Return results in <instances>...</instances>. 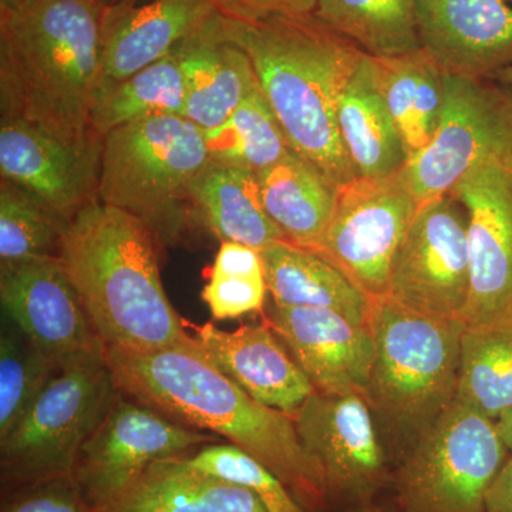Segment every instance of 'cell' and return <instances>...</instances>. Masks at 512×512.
<instances>
[{
    "label": "cell",
    "mask_w": 512,
    "mask_h": 512,
    "mask_svg": "<svg viewBox=\"0 0 512 512\" xmlns=\"http://www.w3.org/2000/svg\"><path fill=\"white\" fill-rule=\"evenodd\" d=\"M106 365L124 396L183 426L224 437L269 468L303 507L332 512L325 481L293 417L256 402L198 343L151 352L107 349Z\"/></svg>",
    "instance_id": "cell-1"
},
{
    "label": "cell",
    "mask_w": 512,
    "mask_h": 512,
    "mask_svg": "<svg viewBox=\"0 0 512 512\" xmlns=\"http://www.w3.org/2000/svg\"><path fill=\"white\" fill-rule=\"evenodd\" d=\"M503 77L505 82L510 84V86L512 87V64L511 66L505 67V69L503 70Z\"/></svg>",
    "instance_id": "cell-41"
},
{
    "label": "cell",
    "mask_w": 512,
    "mask_h": 512,
    "mask_svg": "<svg viewBox=\"0 0 512 512\" xmlns=\"http://www.w3.org/2000/svg\"><path fill=\"white\" fill-rule=\"evenodd\" d=\"M497 424L498 433H500L501 439H503L505 447L512 454V409L504 413L503 416L498 417L495 420Z\"/></svg>",
    "instance_id": "cell-39"
},
{
    "label": "cell",
    "mask_w": 512,
    "mask_h": 512,
    "mask_svg": "<svg viewBox=\"0 0 512 512\" xmlns=\"http://www.w3.org/2000/svg\"><path fill=\"white\" fill-rule=\"evenodd\" d=\"M214 443V434L183 426L119 392L80 448L72 477L84 500L100 508L120 497L157 461L187 457L194 448Z\"/></svg>",
    "instance_id": "cell-12"
},
{
    "label": "cell",
    "mask_w": 512,
    "mask_h": 512,
    "mask_svg": "<svg viewBox=\"0 0 512 512\" xmlns=\"http://www.w3.org/2000/svg\"><path fill=\"white\" fill-rule=\"evenodd\" d=\"M110 0H36L0 16V111L67 141L92 127ZM101 137V136H100Z\"/></svg>",
    "instance_id": "cell-3"
},
{
    "label": "cell",
    "mask_w": 512,
    "mask_h": 512,
    "mask_svg": "<svg viewBox=\"0 0 512 512\" xmlns=\"http://www.w3.org/2000/svg\"><path fill=\"white\" fill-rule=\"evenodd\" d=\"M94 512H268L247 488L167 458L148 467L120 497Z\"/></svg>",
    "instance_id": "cell-24"
},
{
    "label": "cell",
    "mask_w": 512,
    "mask_h": 512,
    "mask_svg": "<svg viewBox=\"0 0 512 512\" xmlns=\"http://www.w3.org/2000/svg\"><path fill=\"white\" fill-rule=\"evenodd\" d=\"M191 205L198 224L221 242L261 251L271 242L286 241L266 214L258 174L247 168L208 161L192 184Z\"/></svg>",
    "instance_id": "cell-25"
},
{
    "label": "cell",
    "mask_w": 512,
    "mask_h": 512,
    "mask_svg": "<svg viewBox=\"0 0 512 512\" xmlns=\"http://www.w3.org/2000/svg\"><path fill=\"white\" fill-rule=\"evenodd\" d=\"M265 322L320 393L365 394L375 359L369 326L330 309L284 308L272 303Z\"/></svg>",
    "instance_id": "cell-18"
},
{
    "label": "cell",
    "mask_w": 512,
    "mask_h": 512,
    "mask_svg": "<svg viewBox=\"0 0 512 512\" xmlns=\"http://www.w3.org/2000/svg\"><path fill=\"white\" fill-rule=\"evenodd\" d=\"M218 29L251 59L292 150L336 190L356 180L338 104L365 53L313 16L239 22L220 15Z\"/></svg>",
    "instance_id": "cell-2"
},
{
    "label": "cell",
    "mask_w": 512,
    "mask_h": 512,
    "mask_svg": "<svg viewBox=\"0 0 512 512\" xmlns=\"http://www.w3.org/2000/svg\"><path fill=\"white\" fill-rule=\"evenodd\" d=\"M266 296L268 286L261 252L239 242H221L210 279L202 291L212 318L237 319L261 312Z\"/></svg>",
    "instance_id": "cell-34"
},
{
    "label": "cell",
    "mask_w": 512,
    "mask_h": 512,
    "mask_svg": "<svg viewBox=\"0 0 512 512\" xmlns=\"http://www.w3.org/2000/svg\"><path fill=\"white\" fill-rule=\"evenodd\" d=\"M510 454L495 420L456 397L392 471L397 512H484Z\"/></svg>",
    "instance_id": "cell-7"
},
{
    "label": "cell",
    "mask_w": 512,
    "mask_h": 512,
    "mask_svg": "<svg viewBox=\"0 0 512 512\" xmlns=\"http://www.w3.org/2000/svg\"><path fill=\"white\" fill-rule=\"evenodd\" d=\"M421 49L444 72L484 76L512 64L507 0H414Z\"/></svg>",
    "instance_id": "cell-19"
},
{
    "label": "cell",
    "mask_w": 512,
    "mask_h": 512,
    "mask_svg": "<svg viewBox=\"0 0 512 512\" xmlns=\"http://www.w3.org/2000/svg\"><path fill=\"white\" fill-rule=\"evenodd\" d=\"M205 141L211 161L256 174L274 167L293 151L261 89H256L224 124L205 131Z\"/></svg>",
    "instance_id": "cell-30"
},
{
    "label": "cell",
    "mask_w": 512,
    "mask_h": 512,
    "mask_svg": "<svg viewBox=\"0 0 512 512\" xmlns=\"http://www.w3.org/2000/svg\"><path fill=\"white\" fill-rule=\"evenodd\" d=\"M119 394L106 359L64 366L0 440L3 494L72 477L80 448Z\"/></svg>",
    "instance_id": "cell-8"
},
{
    "label": "cell",
    "mask_w": 512,
    "mask_h": 512,
    "mask_svg": "<svg viewBox=\"0 0 512 512\" xmlns=\"http://www.w3.org/2000/svg\"><path fill=\"white\" fill-rule=\"evenodd\" d=\"M218 13L225 19L239 22H259L278 18H305L313 16L318 0H212Z\"/></svg>",
    "instance_id": "cell-37"
},
{
    "label": "cell",
    "mask_w": 512,
    "mask_h": 512,
    "mask_svg": "<svg viewBox=\"0 0 512 512\" xmlns=\"http://www.w3.org/2000/svg\"><path fill=\"white\" fill-rule=\"evenodd\" d=\"M313 18L370 57L421 49L414 0H318Z\"/></svg>",
    "instance_id": "cell-29"
},
{
    "label": "cell",
    "mask_w": 512,
    "mask_h": 512,
    "mask_svg": "<svg viewBox=\"0 0 512 512\" xmlns=\"http://www.w3.org/2000/svg\"><path fill=\"white\" fill-rule=\"evenodd\" d=\"M157 245L146 224L100 200L67 224L59 258L106 349L198 343L165 292Z\"/></svg>",
    "instance_id": "cell-4"
},
{
    "label": "cell",
    "mask_w": 512,
    "mask_h": 512,
    "mask_svg": "<svg viewBox=\"0 0 512 512\" xmlns=\"http://www.w3.org/2000/svg\"><path fill=\"white\" fill-rule=\"evenodd\" d=\"M0 174L70 222L99 200L104 138L67 141L20 120L0 121Z\"/></svg>",
    "instance_id": "cell-16"
},
{
    "label": "cell",
    "mask_w": 512,
    "mask_h": 512,
    "mask_svg": "<svg viewBox=\"0 0 512 512\" xmlns=\"http://www.w3.org/2000/svg\"><path fill=\"white\" fill-rule=\"evenodd\" d=\"M451 194L468 214L466 329L512 326V164L480 165Z\"/></svg>",
    "instance_id": "cell-14"
},
{
    "label": "cell",
    "mask_w": 512,
    "mask_h": 512,
    "mask_svg": "<svg viewBox=\"0 0 512 512\" xmlns=\"http://www.w3.org/2000/svg\"><path fill=\"white\" fill-rule=\"evenodd\" d=\"M220 13L212 0H114L103 23L99 89L164 59L210 29Z\"/></svg>",
    "instance_id": "cell-17"
},
{
    "label": "cell",
    "mask_w": 512,
    "mask_h": 512,
    "mask_svg": "<svg viewBox=\"0 0 512 512\" xmlns=\"http://www.w3.org/2000/svg\"><path fill=\"white\" fill-rule=\"evenodd\" d=\"M185 326L218 369L256 402L293 417L315 387L268 323L222 330L214 323Z\"/></svg>",
    "instance_id": "cell-20"
},
{
    "label": "cell",
    "mask_w": 512,
    "mask_h": 512,
    "mask_svg": "<svg viewBox=\"0 0 512 512\" xmlns=\"http://www.w3.org/2000/svg\"><path fill=\"white\" fill-rule=\"evenodd\" d=\"M6 323L0 338V440L12 433L60 370L9 319Z\"/></svg>",
    "instance_id": "cell-33"
},
{
    "label": "cell",
    "mask_w": 512,
    "mask_h": 512,
    "mask_svg": "<svg viewBox=\"0 0 512 512\" xmlns=\"http://www.w3.org/2000/svg\"><path fill=\"white\" fill-rule=\"evenodd\" d=\"M218 19L178 47L185 80L183 117L204 131L224 124L259 89L254 64L221 35Z\"/></svg>",
    "instance_id": "cell-21"
},
{
    "label": "cell",
    "mask_w": 512,
    "mask_h": 512,
    "mask_svg": "<svg viewBox=\"0 0 512 512\" xmlns=\"http://www.w3.org/2000/svg\"><path fill=\"white\" fill-rule=\"evenodd\" d=\"M35 3L36 0H0V16L18 15Z\"/></svg>",
    "instance_id": "cell-40"
},
{
    "label": "cell",
    "mask_w": 512,
    "mask_h": 512,
    "mask_svg": "<svg viewBox=\"0 0 512 512\" xmlns=\"http://www.w3.org/2000/svg\"><path fill=\"white\" fill-rule=\"evenodd\" d=\"M484 512H512V454L488 491Z\"/></svg>",
    "instance_id": "cell-38"
},
{
    "label": "cell",
    "mask_w": 512,
    "mask_h": 512,
    "mask_svg": "<svg viewBox=\"0 0 512 512\" xmlns=\"http://www.w3.org/2000/svg\"><path fill=\"white\" fill-rule=\"evenodd\" d=\"M208 161L205 131L183 116L134 121L104 136L99 200L178 245L198 224L191 188Z\"/></svg>",
    "instance_id": "cell-6"
},
{
    "label": "cell",
    "mask_w": 512,
    "mask_h": 512,
    "mask_svg": "<svg viewBox=\"0 0 512 512\" xmlns=\"http://www.w3.org/2000/svg\"><path fill=\"white\" fill-rule=\"evenodd\" d=\"M444 93L433 140L403 168L419 204L451 194L480 165L512 164V101L478 79L447 72Z\"/></svg>",
    "instance_id": "cell-9"
},
{
    "label": "cell",
    "mask_w": 512,
    "mask_h": 512,
    "mask_svg": "<svg viewBox=\"0 0 512 512\" xmlns=\"http://www.w3.org/2000/svg\"><path fill=\"white\" fill-rule=\"evenodd\" d=\"M110 2H114V0H110Z\"/></svg>",
    "instance_id": "cell-44"
},
{
    "label": "cell",
    "mask_w": 512,
    "mask_h": 512,
    "mask_svg": "<svg viewBox=\"0 0 512 512\" xmlns=\"http://www.w3.org/2000/svg\"><path fill=\"white\" fill-rule=\"evenodd\" d=\"M370 330L375 359L363 397L399 463L456 400L464 325L380 298Z\"/></svg>",
    "instance_id": "cell-5"
},
{
    "label": "cell",
    "mask_w": 512,
    "mask_h": 512,
    "mask_svg": "<svg viewBox=\"0 0 512 512\" xmlns=\"http://www.w3.org/2000/svg\"><path fill=\"white\" fill-rule=\"evenodd\" d=\"M507 2L512 6V0H507Z\"/></svg>",
    "instance_id": "cell-43"
},
{
    "label": "cell",
    "mask_w": 512,
    "mask_h": 512,
    "mask_svg": "<svg viewBox=\"0 0 512 512\" xmlns=\"http://www.w3.org/2000/svg\"><path fill=\"white\" fill-rule=\"evenodd\" d=\"M185 80L177 49L146 69L100 90L92 127L103 137L116 128L153 116H183Z\"/></svg>",
    "instance_id": "cell-28"
},
{
    "label": "cell",
    "mask_w": 512,
    "mask_h": 512,
    "mask_svg": "<svg viewBox=\"0 0 512 512\" xmlns=\"http://www.w3.org/2000/svg\"><path fill=\"white\" fill-rule=\"evenodd\" d=\"M457 397L493 420L512 409V326L464 328Z\"/></svg>",
    "instance_id": "cell-31"
},
{
    "label": "cell",
    "mask_w": 512,
    "mask_h": 512,
    "mask_svg": "<svg viewBox=\"0 0 512 512\" xmlns=\"http://www.w3.org/2000/svg\"><path fill=\"white\" fill-rule=\"evenodd\" d=\"M0 302L6 319L60 369L106 359V345L60 258L0 269Z\"/></svg>",
    "instance_id": "cell-15"
},
{
    "label": "cell",
    "mask_w": 512,
    "mask_h": 512,
    "mask_svg": "<svg viewBox=\"0 0 512 512\" xmlns=\"http://www.w3.org/2000/svg\"><path fill=\"white\" fill-rule=\"evenodd\" d=\"M470 295L468 214L453 194L420 204L384 298L431 318L463 319Z\"/></svg>",
    "instance_id": "cell-13"
},
{
    "label": "cell",
    "mask_w": 512,
    "mask_h": 512,
    "mask_svg": "<svg viewBox=\"0 0 512 512\" xmlns=\"http://www.w3.org/2000/svg\"><path fill=\"white\" fill-rule=\"evenodd\" d=\"M365 512H392L389 508L382 507V505H373V507L367 508Z\"/></svg>",
    "instance_id": "cell-42"
},
{
    "label": "cell",
    "mask_w": 512,
    "mask_h": 512,
    "mask_svg": "<svg viewBox=\"0 0 512 512\" xmlns=\"http://www.w3.org/2000/svg\"><path fill=\"white\" fill-rule=\"evenodd\" d=\"M293 421L325 481L330 510L365 512L376 505L392 484V470L365 397L315 390Z\"/></svg>",
    "instance_id": "cell-10"
},
{
    "label": "cell",
    "mask_w": 512,
    "mask_h": 512,
    "mask_svg": "<svg viewBox=\"0 0 512 512\" xmlns=\"http://www.w3.org/2000/svg\"><path fill=\"white\" fill-rule=\"evenodd\" d=\"M2 512H94V508L73 477H64L6 494Z\"/></svg>",
    "instance_id": "cell-36"
},
{
    "label": "cell",
    "mask_w": 512,
    "mask_h": 512,
    "mask_svg": "<svg viewBox=\"0 0 512 512\" xmlns=\"http://www.w3.org/2000/svg\"><path fill=\"white\" fill-rule=\"evenodd\" d=\"M55 211L18 185L0 183V269L59 258L67 228Z\"/></svg>",
    "instance_id": "cell-32"
},
{
    "label": "cell",
    "mask_w": 512,
    "mask_h": 512,
    "mask_svg": "<svg viewBox=\"0 0 512 512\" xmlns=\"http://www.w3.org/2000/svg\"><path fill=\"white\" fill-rule=\"evenodd\" d=\"M259 252L275 305L330 309L355 325H370L372 299L323 256L289 241L271 242Z\"/></svg>",
    "instance_id": "cell-22"
},
{
    "label": "cell",
    "mask_w": 512,
    "mask_h": 512,
    "mask_svg": "<svg viewBox=\"0 0 512 512\" xmlns=\"http://www.w3.org/2000/svg\"><path fill=\"white\" fill-rule=\"evenodd\" d=\"M184 460L195 470L247 488L268 512H312L269 468L234 444H210Z\"/></svg>",
    "instance_id": "cell-35"
},
{
    "label": "cell",
    "mask_w": 512,
    "mask_h": 512,
    "mask_svg": "<svg viewBox=\"0 0 512 512\" xmlns=\"http://www.w3.org/2000/svg\"><path fill=\"white\" fill-rule=\"evenodd\" d=\"M338 124L357 178L379 180L403 171L409 153L382 93L370 56H363L339 97Z\"/></svg>",
    "instance_id": "cell-23"
},
{
    "label": "cell",
    "mask_w": 512,
    "mask_h": 512,
    "mask_svg": "<svg viewBox=\"0 0 512 512\" xmlns=\"http://www.w3.org/2000/svg\"><path fill=\"white\" fill-rule=\"evenodd\" d=\"M370 59L379 92L412 158L429 146L439 128L446 72L423 49Z\"/></svg>",
    "instance_id": "cell-26"
},
{
    "label": "cell",
    "mask_w": 512,
    "mask_h": 512,
    "mask_svg": "<svg viewBox=\"0 0 512 512\" xmlns=\"http://www.w3.org/2000/svg\"><path fill=\"white\" fill-rule=\"evenodd\" d=\"M420 204L403 171L338 188V201L316 254L335 265L372 301L384 298L390 271Z\"/></svg>",
    "instance_id": "cell-11"
},
{
    "label": "cell",
    "mask_w": 512,
    "mask_h": 512,
    "mask_svg": "<svg viewBox=\"0 0 512 512\" xmlns=\"http://www.w3.org/2000/svg\"><path fill=\"white\" fill-rule=\"evenodd\" d=\"M258 178L266 214L286 241L315 251L335 214L338 190L293 151Z\"/></svg>",
    "instance_id": "cell-27"
}]
</instances>
